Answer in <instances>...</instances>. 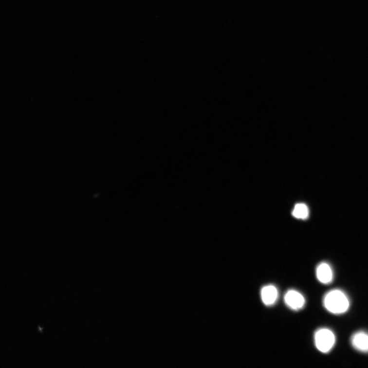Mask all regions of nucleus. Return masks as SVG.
<instances>
[{"label": "nucleus", "instance_id": "obj_1", "mask_svg": "<svg viewBox=\"0 0 368 368\" xmlns=\"http://www.w3.org/2000/svg\"><path fill=\"white\" fill-rule=\"evenodd\" d=\"M323 304L325 308L330 313L340 314L349 310L350 301L346 294L340 290H333L324 296Z\"/></svg>", "mask_w": 368, "mask_h": 368}, {"label": "nucleus", "instance_id": "obj_2", "mask_svg": "<svg viewBox=\"0 0 368 368\" xmlns=\"http://www.w3.org/2000/svg\"><path fill=\"white\" fill-rule=\"evenodd\" d=\"M314 343L319 351L324 353H328L335 345V335L328 329H321L315 333Z\"/></svg>", "mask_w": 368, "mask_h": 368}, {"label": "nucleus", "instance_id": "obj_3", "mask_svg": "<svg viewBox=\"0 0 368 368\" xmlns=\"http://www.w3.org/2000/svg\"><path fill=\"white\" fill-rule=\"evenodd\" d=\"M284 301L286 305L294 311L301 310L305 304L304 296L299 292L293 290L286 292Z\"/></svg>", "mask_w": 368, "mask_h": 368}, {"label": "nucleus", "instance_id": "obj_4", "mask_svg": "<svg viewBox=\"0 0 368 368\" xmlns=\"http://www.w3.org/2000/svg\"><path fill=\"white\" fill-rule=\"evenodd\" d=\"M316 275L318 280L324 284L331 283L333 279L332 270L331 266L326 262H322L318 266Z\"/></svg>", "mask_w": 368, "mask_h": 368}, {"label": "nucleus", "instance_id": "obj_5", "mask_svg": "<svg viewBox=\"0 0 368 368\" xmlns=\"http://www.w3.org/2000/svg\"><path fill=\"white\" fill-rule=\"evenodd\" d=\"M261 298L263 303L267 306L274 305L278 297V292L273 285L264 286L261 291Z\"/></svg>", "mask_w": 368, "mask_h": 368}, {"label": "nucleus", "instance_id": "obj_6", "mask_svg": "<svg viewBox=\"0 0 368 368\" xmlns=\"http://www.w3.org/2000/svg\"><path fill=\"white\" fill-rule=\"evenodd\" d=\"M351 344L357 351L368 353V333L364 331H359L353 335Z\"/></svg>", "mask_w": 368, "mask_h": 368}, {"label": "nucleus", "instance_id": "obj_7", "mask_svg": "<svg viewBox=\"0 0 368 368\" xmlns=\"http://www.w3.org/2000/svg\"><path fill=\"white\" fill-rule=\"evenodd\" d=\"M292 214L296 219L305 220L309 217V210L305 204L299 203L295 204Z\"/></svg>", "mask_w": 368, "mask_h": 368}]
</instances>
